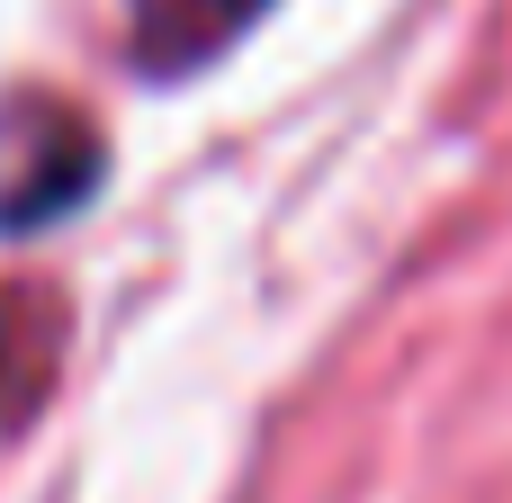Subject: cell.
Returning a JSON list of instances; mask_svg holds the SVG:
<instances>
[{
  "instance_id": "cell-1",
  "label": "cell",
  "mask_w": 512,
  "mask_h": 503,
  "mask_svg": "<svg viewBox=\"0 0 512 503\" xmlns=\"http://www.w3.org/2000/svg\"><path fill=\"white\" fill-rule=\"evenodd\" d=\"M252 0H144V54L153 63H180L198 45H216Z\"/></svg>"
},
{
  "instance_id": "cell-2",
  "label": "cell",
  "mask_w": 512,
  "mask_h": 503,
  "mask_svg": "<svg viewBox=\"0 0 512 503\" xmlns=\"http://www.w3.org/2000/svg\"><path fill=\"white\" fill-rule=\"evenodd\" d=\"M36 396V342H27V306L0 297V423Z\"/></svg>"
}]
</instances>
